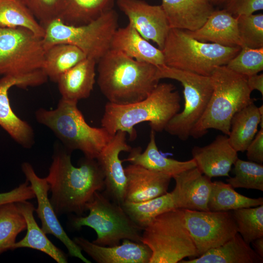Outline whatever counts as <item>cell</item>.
Masks as SVG:
<instances>
[{
	"label": "cell",
	"mask_w": 263,
	"mask_h": 263,
	"mask_svg": "<svg viewBox=\"0 0 263 263\" xmlns=\"http://www.w3.org/2000/svg\"><path fill=\"white\" fill-rule=\"evenodd\" d=\"M186 31L192 38L202 42L227 47H242L237 18L225 9L214 10L199 29Z\"/></svg>",
	"instance_id": "cell-23"
},
{
	"label": "cell",
	"mask_w": 263,
	"mask_h": 263,
	"mask_svg": "<svg viewBox=\"0 0 263 263\" xmlns=\"http://www.w3.org/2000/svg\"><path fill=\"white\" fill-rule=\"evenodd\" d=\"M48 79L42 69L17 76L5 75L0 79V126L25 149L34 145V131L27 121L19 117L12 110L8 92L14 86L24 89L41 85Z\"/></svg>",
	"instance_id": "cell-13"
},
{
	"label": "cell",
	"mask_w": 263,
	"mask_h": 263,
	"mask_svg": "<svg viewBox=\"0 0 263 263\" xmlns=\"http://www.w3.org/2000/svg\"><path fill=\"white\" fill-rule=\"evenodd\" d=\"M242 47H263V14L242 15L236 17Z\"/></svg>",
	"instance_id": "cell-37"
},
{
	"label": "cell",
	"mask_w": 263,
	"mask_h": 263,
	"mask_svg": "<svg viewBox=\"0 0 263 263\" xmlns=\"http://www.w3.org/2000/svg\"><path fill=\"white\" fill-rule=\"evenodd\" d=\"M247 84L248 88L252 92L257 90L263 96V74H256L246 77Z\"/></svg>",
	"instance_id": "cell-42"
},
{
	"label": "cell",
	"mask_w": 263,
	"mask_h": 263,
	"mask_svg": "<svg viewBox=\"0 0 263 263\" xmlns=\"http://www.w3.org/2000/svg\"><path fill=\"white\" fill-rule=\"evenodd\" d=\"M237 232L248 244L263 237V205L231 211Z\"/></svg>",
	"instance_id": "cell-35"
},
{
	"label": "cell",
	"mask_w": 263,
	"mask_h": 263,
	"mask_svg": "<svg viewBox=\"0 0 263 263\" xmlns=\"http://www.w3.org/2000/svg\"><path fill=\"white\" fill-rule=\"evenodd\" d=\"M110 49L120 52L138 61L157 67L165 65L162 50L142 37L129 22L126 26L115 30L111 41Z\"/></svg>",
	"instance_id": "cell-22"
},
{
	"label": "cell",
	"mask_w": 263,
	"mask_h": 263,
	"mask_svg": "<svg viewBox=\"0 0 263 263\" xmlns=\"http://www.w3.org/2000/svg\"><path fill=\"white\" fill-rule=\"evenodd\" d=\"M26 228V222L17 202L0 205V255L12 250L17 236Z\"/></svg>",
	"instance_id": "cell-34"
},
{
	"label": "cell",
	"mask_w": 263,
	"mask_h": 263,
	"mask_svg": "<svg viewBox=\"0 0 263 263\" xmlns=\"http://www.w3.org/2000/svg\"><path fill=\"white\" fill-rule=\"evenodd\" d=\"M127 133L118 131L95 159L104 176V193L113 201L121 205L125 200L127 177L119 155L130 152L132 147L126 141Z\"/></svg>",
	"instance_id": "cell-16"
},
{
	"label": "cell",
	"mask_w": 263,
	"mask_h": 263,
	"mask_svg": "<svg viewBox=\"0 0 263 263\" xmlns=\"http://www.w3.org/2000/svg\"><path fill=\"white\" fill-rule=\"evenodd\" d=\"M141 241L151 251L150 263H177L186 257L199 256L182 209L154 218L143 229Z\"/></svg>",
	"instance_id": "cell-7"
},
{
	"label": "cell",
	"mask_w": 263,
	"mask_h": 263,
	"mask_svg": "<svg viewBox=\"0 0 263 263\" xmlns=\"http://www.w3.org/2000/svg\"><path fill=\"white\" fill-rule=\"evenodd\" d=\"M43 38L28 29L0 27V75L13 76L42 69Z\"/></svg>",
	"instance_id": "cell-11"
},
{
	"label": "cell",
	"mask_w": 263,
	"mask_h": 263,
	"mask_svg": "<svg viewBox=\"0 0 263 263\" xmlns=\"http://www.w3.org/2000/svg\"><path fill=\"white\" fill-rule=\"evenodd\" d=\"M0 27H21L43 38L44 27L20 0H0Z\"/></svg>",
	"instance_id": "cell-32"
},
{
	"label": "cell",
	"mask_w": 263,
	"mask_h": 263,
	"mask_svg": "<svg viewBox=\"0 0 263 263\" xmlns=\"http://www.w3.org/2000/svg\"><path fill=\"white\" fill-rule=\"evenodd\" d=\"M259 125L263 129L259 107L252 102L232 117L228 135L230 144L237 152L245 151L257 134Z\"/></svg>",
	"instance_id": "cell-28"
},
{
	"label": "cell",
	"mask_w": 263,
	"mask_h": 263,
	"mask_svg": "<svg viewBox=\"0 0 263 263\" xmlns=\"http://www.w3.org/2000/svg\"><path fill=\"white\" fill-rule=\"evenodd\" d=\"M17 203L25 219L27 232L23 239L16 242L12 250L29 248L46 254L58 263H67V255L49 240L46 234L37 223L34 216L35 210L34 205L28 201Z\"/></svg>",
	"instance_id": "cell-27"
},
{
	"label": "cell",
	"mask_w": 263,
	"mask_h": 263,
	"mask_svg": "<svg viewBox=\"0 0 263 263\" xmlns=\"http://www.w3.org/2000/svg\"><path fill=\"white\" fill-rule=\"evenodd\" d=\"M210 76L213 91L203 114L191 131L190 136L194 138L202 137L209 129L228 136L235 114L254 102L246 76L226 65L217 67Z\"/></svg>",
	"instance_id": "cell-5"
},
{
	"label": "cell",
	"mask_w": 263,
	"mask_h": 263,
	"mask_svg": "<svg viewBox=\"0 0 263 263\" xmlns=\"http://www.w3.org/2000/svg\"><path fill=\"white\" fill-rule=\"evenodd\" d=\"M234 165L235 176L226 180L234 188L254 189L263 191V165L238 158Z\"/></svg>",
	"instance_id": "cell-36"
},
{
	"label": "cell",
	"mask_w": 263,
	"mask_h": 263,
	"mask_svg": "<svg viewBox=\"0 0 263 263\" xmlns=\"http://www.w3.org/2000/svg\"><path fill=\"white\" fill-rule=\"evenodd\" d=\"M263 258L237 233L222 245L181 263H262Z\"/></svg>",
	"instance_id": "cell-26"
},
{
	"label": "cell",
	"mask_w": 263,
	"mask_h": 263,
	"mask_svg": "<svg viewBox=\"0 0 263 263\" xmlns=\"http://www.w3.org/2000/svg\"><path fill=\"white\" fill-rule=\"evenodd\" d=\"M226 66L246 77L258 74L263 70V47L251 49L243 47Z\"/></svg>",
	"instance_id": "cell-38"
},
{
	"label": "cell",
	"mask_w": 263,
	"mask_h": 263,
	"mask_svg": "<svg viewBox=\"0 0 263 263\" xmlns=\"http://www.w3.org/2000/svg\"><path fill=\"white\" fill-rule=\"evenodd\" d=\"M117 4L141 36L162 50L170 28L161 5L142 0H117Z\"/></svg>",
	"instance_id": "cell-15"
},
{
	"label": "cell",
	"mask_w": 263,
	"mask_h": 263,
	"mask_svg": "<svg viewBox=\"0 0 263 263\" xmlns=\"http://www.w3.org/2000/svg\"><path fill=\"white\" fill-rule=\"evenodd\" d=\"M113 0H61L57 19L72 26L88 24L112 9Z\"/></svg>",
	"instance_id": "cell-29"
},
{
	"label": "cell",
	"mask_w": 263,
	"mask_h": 263,
	"mask_svg": "<svg viewBox=\"0 0 263 263\" xmlns=\"http://www.w3.org/2000/svg\"><path fill=\"white\" fill-rule=\"evenodd\" d=\"M35 117L55 134L67 150L71 152L79 150L89 158L95 159L114 136L102 127L90 126L77 102L62 98L53 110H37Z\"/></svg>",
	"instance_id": "cell-4"
},
{
	"label": "cell",
	"mask_w": 263,
	"mask_h": 263,
	"mask_svg": "<svg viewBox=\"0 0 263 263\" xmlns=\"http://www.w3.org/2000/svg\"><path fill=\"white\" fill-rule=\"evenodd\" d=\"M247 159L259 164L263 163V129L258 131L246 149Z\"/></svg>",
	"instance_id": "cell-41"
},
{
	"label": "cell",
	"mask_w": 263,
	"mask_h": 263,
	"mask_svg": "<svg viewBox=\"0 0 263 263\" xmlns=\"http://www.w3.org/2000/svg\"><path fill=\"white\" fill-rule=\"evenodd\" d=\"M78 165H73L70 151L56 145L45 178L57 216L72 213L82 216L94 193L105 188L104 176L96 159L84 156Z\"/></svg>",
	"instance_id": "cell-1"
},
{
	"label": "cell",
	"mask_w": 263,
	"mask_h": 263,
	"mask_svg": "<svg viewBox=\"0 0 263 263\" xmlns=\"http://www.w3.org/2000/svg\"><path fill=\"white\" fill-rule=\"evenodd\" d=\"M196 167L210 178L229 177L232 165L238 158V152L230 144L228 136L218 135L209 144L194 146L191 150Z\"/></svg>",
	"instance_id": "cell-19"
},
{
	"label": "cell",
	"mask_w": 263,
	"mask_h": 263,
	"mask_svg": "<svg viewBox=\"0 0 263 263\" xmlns=\"http://www.w3.org/2000/svg\"><path fill=\"white\" fill-rule=\"evenodd\" d=\"M96 63L86 57L63 74L56 82L61 98L77 102L88 98L95 82Z\"/></svg>",
	"instance_id": "cell-25"
},
{
	"label": "cell",
	"mask_w": 263,
	"mask_h": 263,
	"mask_svg": "<svg viewBox=\"0 0 263 263\" xmlns=\"http://www.w3.org/2000/svg\"><path fill=\"white\" fill-rule=\"evenodd\" d=\"M73 241L98 263H150L152 254L146 244L128 239L110 246L96 244L82 237H75Z\"/></svg>",
	"instance_id": "cell-18"
},
{
	"label": "cell",
	"mask_w": 263,
	"mask_h": 263,
	"mask_svg": "<svg viewBox=\"0 0 263 263\" xmlns=\"http://www.w3.org/2000/svg\"><path fill=\"white\" fill-rule=\"evenodd\" d=\"M251 244L255 251L263 258V237L254 240Z\"/></svg>",
	"instance_id": "cell-43"
},
{
	"label": "cell",
	"mask_w": 263,
	"mask_h": 263,
	"mask_svg": "<svg viewBox=\"0 0 263 263\" xmlns=\"http://www.w3.org/2000/svg\"><path fill=\"white\" fill-rule=\"evenodd\" d=\"M87 57L78 47L58 43L46 50L42 70L51 81L56 82L65 72Z\"/></svg>",
	"instance_id": "cell-30"
},
{
	"label": "cell",
	"mask_w": 263,
	"mask_h": 263,
	"mask_svg": "<svg viewBox=\"0 0 263 263\" xmlns=\"http://www.w3.org/2000/svg\"><path fill=\"white\" fill-rule=\"evenodd\" d=\"M159 79L169 78L180 82L184 88V107L167 125L165 131L186 141L203 114L213 91L210 76H204L168 67H157Z\"/></svg>",
	"instance_id": "cell-10"
},
{
	"label": "cell",
	"mask_w": 263,
	"mask_h": 263,
	"mask_svg": "<svg viewBox=\"0 0 263 263\" xmlns=\"http://www.w3.org/2000/svg\"><path fill=\"white\" fill-rule=\"evenodd\" d=\"M184 210L186 224L199 256L222 245L238 233L231 211Z\"/></svg>",
	"instance_id": "cell-12"
},
{
	"label": "cell",
	"mask_w": 263,
	"mask_h": 263,
	"mask_svg": "<svg viewBox=\"0 0 263 263\" xmlns=\"http://www.w3.org/2000/svg\"><path fill=\"white\" fill-rule=\"evenodd\" d=\"M34 190L29 182L26 181L13 189L0 193V205L11 202L28 201L35 198Z\"/></svg>",
	"instance_id": "cell-40"
},
{
	"label": "cell",
	"mask_w": 263,
	"mask_h": 263,
	"mask_svg": "<svg viewBox=\"0 0 263 263\" xmlns=\"http://www.w3.org/2000/svg\"><path fill=\"white\" fill-rule=\"evenodd\" d=\"M212 4H226L230 0H208Z\"/></svg>",
	"instance_id": "cell-44"
},
{
	"label": "cell",
	"mask_w": 263,
	"mask_h": 263,
	"mask_svg": "<svg viewBox=\"0 0 263 263\" xmlns=\"http://www.w3.org/2000/svg\"><path fill=\"white\" fill-rule=\"evenodd\" d=\"M128 157L123 160L131 164L141 166L146 169L171 176L196 167L192 158L188 161H180L169 158L162 155L158 150L155 139V132L151 130L150 141L142 152L140 147L132 148Z\"/></svg>",
	"instance_id": "cell-24"
},
{
	"label": "cell",
	"mask_w": 263,
	"mask_h": 263,
	"mask_svg": "<svg viewBox=\"0 0 263 263\" xmlns=\"http://www.w3.org/2000/svg\"><path fill=\"white\" fill-rule=\"evenodd\" d=\"M170 28L194 31L214 10L208 0H162L161 5Z\"/></svg>",
	"instance_id": "cell-21"
},
{
	"label": "cell",
	"mask_w": 263,
	"mask_h": 263,
	"mask_svg": "<svg viewBox=\"0 0 263 263\" xmlns=\"http://www.w3.org/2000/svg\"><path fill=\"white\" fill-rule=\"evenodd\" d=\"M241 48L202 42L186 30L170 28L162 51L165 65L210 76L217 67L226 65Z\"/></svg>",
	"instance_id": "cell-6"
},
{
	"label": "cell",
	"mask_w": 263,
	"mask_h": 263,
	"mask_svg": "<svg viewBox=\"0 0 263 263\" xmlns=\"http://www.w3.org/2000/svg\"><path fill=\"white\" fill-rule=\"evenodd\" d=\"M97 84L111 103L126 105L146 98L159 83L157 66L110 49L97 62Z\"/></svg>",
	"instance_id": "cell-2"
},
{
	"label": "cell",
	"mask_w": 263,
	"mask_h": 263,
	"mask_svg": "<svg viewBox=\"0 0 263 263\" xmlns=\"http://www.w3.org/2000/svg\"><path fill=\"white\" fill-rule=\"evenodd\" d=\"M118 16L113 9L95 20L80 26L68 25L59 19L43 26L45 50L54 44L67 43L80 49L87 57L97 62L110 49L113 36L117 28Z\"/></svg>",
	"instance_id": "cell-9"
},
{
	"label": "cell",
	"mask_w": 263,
	"mask_h": 263,
	"mask_svg": "<svg viewBox=\"0 0 263 263\" xmlns=\"http://www.w3.org/2000/svg\"><path fill=\"white\" fill-rule=\"evenodd\" d=\"M124 169L127 185L124 202H144L168 192L171 176L132 164Z\"/></svg>",
	"instance_id": "cell-20"
},
{
	"label": "cell",
	"mask_w": 263,
	"mask_h": 263,
	"mask_svg": "<svg viewBox=\"0 0 263 263\" xmlns=\"http://www.w3.org/2000/svg\"><path fill=\"white\" fill-rule=\"evenodd\" d=\"M262 205V197L249 198L238 193L227 183L220 181L212 182L207 204L209 211H228Z\"/></svg>",
	"instance_id": "cell-31"
},
{
	"label": "cell",
	"mask_w": 263,
	"mask_h": 263,
	"mask_svg": "<svg viewBox=\"0 0 263 263\" xmlns=\"http://www.w3.org/2000/svg\"><path fill=\"white\" fill-rule=\"evenodd\" d=\"M89 210L86 216H74L71 225L75 230L88 226L96 232L93 243L101 246H114L128 239L142 242L143 229L137 225L119 205L104 193L96 191L86 206Z\"/></svg>",
	"instance_id": "cell-8"
},
{
	"label": "cell",
	"mask_w": 263,
	"mask_h": 263,
	"mask_svg": "<svg viewBox=\"0 0 263 263\" xmlns=\"http://www.w3.org/2000/svg\"><path fill=\"white\" fill-rule=\"evenodd\" d=\"M21 170L32 188L38 202L35 211L41 222V228L46 234L54 235L67 248L69 255L77 258L85 263L91 262L82 254L76 244L70 238L64 230L48 198L49 186L45 178L39 177L31 164L24 162Z\"/></svg>",
	"instance_id": "cell-14"
},
{
	"label": "cell",
	"mask_w": 263,
	"mask_h": 263,
	"mask_svg": "<svg viewBox=\"0 0 263 263\" xmlns=\"http://www.w3.org/2000/svg\"><path fill=\"white\" fill-rule=\"evenodd\" d=\"M181 97L174 85L158 83L145 99L129 104L117 105L108 102L101 120V127L111 135L118 131L128 134L134 140L137 133L134 126L149 122L151 130L162 132L181 109Z\"/></svg>",
	"instance_id": "cell-3"
},
{
	"label": "cell",
	"mask_w": 263,
	"mask_h": 263,
	"mask_svg": "<svg viewBox=\"0 0 263 263\" xmlns=\"http://www.w3.org/2000/svg\"><path fill=\"white\" fill-rule=\"evenodd\" d=\"M175 182L171 192L176 209L208 211L211 178L195 167L172 177Z\"/></svg>",
	"instance_id": "cell-17"
},
{
	"label": "cell",
	"mask_w": 263,
	"mask_h": 263,
	"mask_svg": "<svg viewBox=\"0 0 263 263\" xmlns=\"http://www.w3.org/2000/svg\"><path fill=\"white\" fill-rule=\"evenodd\" d=\"M121 205L133 221L143 230L158 215L176 209L171 192L144 202H124Z\"/></svg>",
	"instance_id": "cell-33"
},
{
	"label": "cell",
	"mask_w": 263,
	"mask_h": 263,
	"mask_svg": "<svg viewBox=\"0 0 263 263\" xmlns=\"http://www.w3.org/2000/svg\"><path fill=\"white\" fill-rule=\"evenodd\" d=\"M225 10L235 17L249 15L263 9V0H230Z\"/></svg>",
	"instance_id": "cell-39"
}]
</instances>
